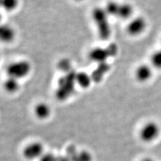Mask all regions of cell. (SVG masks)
I'll use <instances>...</instances> for the list:
<instances>
[{"label": "cell", "instance_id": "obj_1", "mask_svg": "<svg viewBox=\"0 0 161 161\" xmlns=\"http://www.w3.org/2000/svg\"><path fill=\"white\" fill-rule=\"evenodd\" d=\"M92 18L101 39L108 40L111 35V26L108 14L104 8H95L92 12Z\"/></svg>", "mask_w": 161, "mask_h": 161}, {"label": "cell", "instance_id": "obj_2", "mask_svg": "<svg viewBox=\"0 0 161 161\" xmlns=\"http://www.w3.org/2000/svg\"><path fill=\"white\" fill-rule=\"evenodd\" d=\"M104 9L109 17H114L122 19H131L134 12L132 5L115 1L108 2Z\"/></svg>", "mask_w": 161, "mask_h": 161}, {"label": "cell", "instance_id": "obj_3", "mask_svg": "<svg viewBox=\"0 0 161 161\" xmlns=\"http://www.w3.org/2000/svg\"><path fill=\"white\" fill-rule=\"evenodd\" d=\"M31 71V64L25 60H18L10 63L6 69L9 77L19 80L27 77Z\"/></svg>", "mask_w": 161, "mask_h": 161}, {"label": "cell", "instance_id": "obj_4", "mask_svg": "<svg viewBox=\"0 0 161 161\" xmlns=\"http://www.w3.org/2000/svg\"><path fill=\"white\" fill-rule=\"evenodd\" d=\"M160 134V128L159 125L154 121H149L141 127L139 136L143 142L151 143L158 139Z\"/></svg>", "mask_w": 161, "mask_h": 161}, {"label": "cell", "instance_id": "obj_5", "mask_svg": "<svg viewBox=\"0 0 161 161\" xmlns=\"http://www.w3.org/2000/svg\"><path fill=\"white\" fill-rule=\"evenodd\" d=\"M75 81V75H67L58 80L56 96L60 101L67 99L73 92V82Z\"/></svg>", "mask_w": 161, "mask_h": 161}, {"label": "cell", "instance_id": "obj_6", "mask_svg": "<svg viewBox=\"0 0 161 161\" xmlns=\"http://www.w3.org/2000/svg\"><path fill=\"white\" fill-rule=\"evenodd\" d=\"M147 27V22L142 16H136L130 19L126 26V32L131 36H138Z\"/></svg>", "mask_w": 161, "mask_h": 161}, {"label": "cell", "instance_id": "obj_7", "mask_svg": "<svg viewBox=\"0 0 161 161\" xmlns=\"http://www.w3.org/2000/svg\"><path fill=\"white\" fill-rule=\"evenodd\" d=\"M44 145L40 142H32L28 144L22 150V155L28 160L39 159L44 153Z\"/></svg>", "mask_w": 161, "mask_h": 161}, {"label": "cell", "instance_id": "obj_8", "mask_svg": "<svg viewBox=\"0 0 161 161\" xmlns=\"http://www.w3.org/2000/svg\"><path fill=\"white\" fill-rule=\"evenodd\" d=\"M135 78L140 83H146L152 78L153 68L150 64H140L134 72Z\"/></svg>", "mask_w": 161, "mask_h": 161}, {"label": "cell", "instance_id": "obj_9", "mask_svg": "<svg viewBox=\"0 0 161 161\" xmlns=\"http://www.w3.org/2000/svg\"><path fill=\"white\" fill-rule=\"evenodd\" d=\"M16 37V31L8 24H0V42L10 43Z\"/></svg>", "mask_w": 161, "mask_h": 161}, {"label": "cell", "instance_id": "obj_10", "mask_svg": "<svg viewBox=\"0 0 161 161\" xmlns=\"http://www.w3.org/2000/svg\"><path fill=\"white\" fill-rule=\"evenodd\" d=\"M34 113L38 119L44 120L48 119L51 115V108L47 103L41 102L35 105Z\"/></svg>", "mask_w": 161, "mask_h": 161}, {"label": "cell", "instance_id": "obj_11", "mask_svg": "<svg viewBox=\"0 0 161 161\" xmlns=\"http://www.w3.org/2000/svg\"><path fill=\"white\" fill-rule=\"evenodd\" d=\"M3 87L5 91L9 93H16L19 89V80L8 77L6 80H4Z\"/></svg>", "mask_w": 161, "mask_h": 161}, {"label": "cell", "instance_id": "obj_12", "mask_svg": "<svg viewBox=\"0 0 161 161\" xmlns=\"http://www.w3.org/2000/svg\"><path fill=\"white\" fill-rule=\"evenodd\" d=\"M75 82H77L80 87L87 88L92 82V79L87 73L80 72L75 74Z\"/></svg>", "mask_w": 161, "mask_h": 161}, {"label": "cell", "instance_id": "obj_13", "mask_svg": "<svg viewBox=\"0 0 161 161\" xmlns=\"http://www.w3.org/2000/svg\"><path fill=\"white\" fill-rule=\"evenodd\" d=\"M107 54L105 50L100 48H95L89 53L90 59L95 62H103Z\"/></svg>", "mask_w": 161, "mask_h": 161}, {"label": "cell", "instance_id": "obj_14", "mask_svg": "<svg viewBox=\"0 0 161 161\" xmlns=\"http://www.w3.org/2000/svg\"><path fill=\"white\" fill-rule=\"evenodd\" d=\"M150 64L154 69L161 70V48L155 50L150 55Z\"/></svg>", "mask_w": 161, "mask_h": 161}, {"label": "cell", "instance_id": "obj_15", "mask_svg": "<svg viewBox=\"0 0 161 161\" xmlns=\"http://www.w3.org/2000/svg\"><path fill=\"white\" fill-rule=\"evenodd\" d=\"M19 5V0H2V8L6 12H13Z\"/></svg>", "mask_w": 161, "mask_h": 161}, {"label": "cell", "instance_id": "obj_16", "mask_svg": "<svg viewBox=\"0 0 161 161\" xmlns=\"http://www.w3.org/2000/svg\"><path fill=\"white\" fill-rule=\"evenodd\" d=\"M57 67L58 69L61 70L63 72H68L70 71V63L68 59L66 58H63L62 60H60V61H58L57 64Z\"/></svg>", "mask_w": 161, "mask_h": 161}, {"label": "cell", "instance_id": "obj_17", "mask_svg": "<svg viewBox=\"0 0 161 161\" xmlns=\"http://www.w3.org/2000/svg\"><path fill=\"white\" fill-rule=\"evenodd\" d=\"M92 157L86 151H82L72 158L73 161H91Z\"/></svg>", "mask_w": 161, "mask_h": 161}, {"label": "cell", "instance_id": "obj_18", "mask_svg": "<svg viewBox=\"0 0 161 161\" xmlns=\"http://www.w3.org/2000/svg\"><path fill=\"white\" fill-rule=\"evenodd\" d=\"M58 157L53 153H44L41 157L39 158V161H58Z\"/></svg>", "mask_w": 161, "mask_h": 161}, {"label": "cell", "instance_id": "obj_19", "mask_svg": "<svg viewBox=\"0 0 161 161\" xmlns=\"http://www.w3.org/2000/svg\"><path fill=\"white\" fill-rule=\"evenodd\" d=\"M142 161H153V160L150 159V158H146V159H144V160H143Z\"/></svg>", "mask_w": 161, "mask_h": 161}, {"label": "cell", "instance_id": "obj_20", "mask_svg": "<svg viewBox=\"0 0 161 161\" xmlns=\"http://www.w3.org/2000/svg\"><path fill=\"white\" fill-rule=\"evenodd\" d=\"M2 13H1V12H0V22H1V20H2Z\"/></svg>", "mask_w": 161, "mask_h": 161}, {"label": "cell", "instance_id": "obj_21", "mask_svg": "<svg viewBox=\"0 0 161 161\" xmlns=\"http://www.w3.org/2000/svg\"><path fill=\"white\" fill-rule=\"evenodd\" d=\"M2 0H0V8H2Z\"/></svg>", "mask_w": 161, "mask_h": 161}, {"label": "cell", "instance_id": "obj_22", "mask_svg": "<svg viewBox=\"0 0 161 161\" xmlns=\"http://www.w3.org/2000/svg\"><path fill=\"white\" fill-rule=\"evenodd\" d=\"M74 1H76V2H82L83 0H74Z\"/></svg>", "mask_w": 161, "mask_h": 161}]
</instances>
